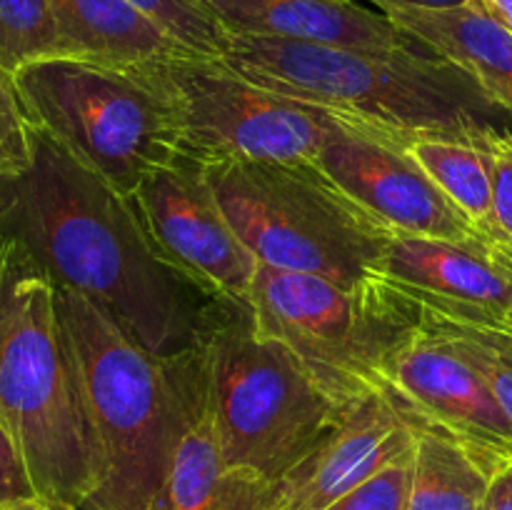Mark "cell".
<instances>
[{
    "mask_svg": "<svg viewBox=\"0 0 512 510\" xmlns=\"http://www.w3.org/2000/svg\"><path fill=\"white\" fill-rule=\"evenodd\" d=\"M0 233L20 240L55 285L83 295L158 358L200 348L238 308L170 263L128 195L40 128L30 168L0 178Z\"/></svg>",
    "mask_w": 512,
    "mask_h": 510,
    "instance_id": "cell-1",
    "label": "cell"
},
{
    "mask_svg": "<svg viewBox=\"0 0 512 510\" xmlns=\"http://www.w3.org/2000/svg\"><path fill=\"white\" fill-rule=\"evenodd\" d=\"M223 60L270 93L338 115L395 145L428 135L478 140L510 130L478 80L425 45L363 50L230 35Z\"/></svg>",
    "mask_w": 512,
    "mask_h": 510,
    "instance_id": "cell-2",
    "label": "cell"
},
{
    "mask_svg": "<svg viewBox=\"0 0 512 510\" xmlns=\"http://www.w3.org/2000/svg\"><path fill=\"white\" fill-rule=\"evenodd\" d=\"M55 298L98 455V485L85 505L148 510L203 403V353L158 358L83 295L55 285Z\"/></svg>",
    "mask_w": 512,
    "mask_h": 510,
    "instance_id": "cell-3",
    "label": "cell"
},
{
    "mask_svg": "<svg viewBox=\"0 0 512 510\" xmlns=\"http://www.w3.org/2000/svg\"><path fill=\"white\" fill-rule=\"evenodd\" d=\"M0 418L18 440L40 500L83 508L98 455L55 283L20 240L0 233Z\"/></svg>",
    "mask_w": 512,
    "mask_h": 510,
    "instance_id": "cell-4",
    "label": "cell"
},
{
    "mask_svg": "<svg viewBox=\"0 0 512 510\" xmlns=\"http://www.w3.org/2000/svg\"><path fill=\"white\" fill-rule=\"evenodd\" d=\"M230 225L260 265L340 285L383 278L395 230L340 190L318 165H203Z\"/></svg>",
    "mask_w": 512,
    "mask_h": 510,
    "instance_id": "cell-5",
    "label": "cell"
},
{
    "mask_svg": "<svg viewBox=\"0 0 512 510\" xmlns=\"http://www.w3.org/2000/svg\"><path fill=\"white\" fill-rule=\"evenodd\" d=\"M15 85L35 128L123 195L180 158L178 113L150 63L55 55L23 65Z\"/></svg>",
    "mask_w": 512,
    "mask_h": 510,
    "instance_id": "cell-6",
    "label": "cell"
},
{
    "mask_svg": "<svg viewBox=\"0 0 512 510\" xmlns=\"http://www.w3.org/2000/svg\"><path fill=\"white\" fill-rule=\"evenodd\" d=\"M205 403L230 468L283 480L343 415L300 360L238 305L203 345Z\"/></svg>",
    "mask_w": 512,
    "mask_h": 510,
    "instance_id": "cell-7",
    "label": "cell"
},
{
    "mask_svg": "<svg viewBox=\"0 0 512 510\" xmlns=\"http://www.w3.org/2000/svg\"><path fill=\"white\" fill-rule=\"evenodd\" d=\"M250 310L340 405L385 393V365L425 323V308L390 283L340 285L258 265Z\"/></svg>",
    "mask_w": 512,
    "mask_h": 510,
    "instance_id": "cell-8",
    "label": "cell"
},
{
    "mask_svg": "<svg viewBox=\"0 0 512 510\" xmlns=\"http://www.w3.org/2000/svg\"><path fill=\"white\" fill-rule=\"evenodd\" d=\"M150 70L178 113L180 155L200 165H318L325 140L343 123L338 115L250 83L223 58L188 53L155 60Z\"/></svg>",
    "mask_w": 512,
    "mask_h": 510,
    "instance_id": "cell-9",
    "label": "cell"
},
{
    "mask_svg": "<svg viewBox=\"0 0 512 510\" xmlns=\"http://www.w3.org/2000/svg\"><path fill=\"white\" fill-rule=\"evenodd\" d=\"M385 393L413 423L458 440L493 478L512 463V425L483 373L430 320L385 365Z\"/></svg>",
    "mask_w": 512,
    "mask_h": 510,
    "instance_id": "cell-10",
    "label": "cell"
},
{
    "mask_svg": "<svg viewBox=\"0 0 512 510\" xmlns=\"http://www.w3.org/2000/svg\"><path fill=\"white\" fill-rule=\"evenodd\" d=\"M160 253L218 298L248 305L258 260L230 225L208 173L185 155L128 195Z\"/></svg>",
    "mask_w": 512,
    "mask_h": 510,
    "instance_id": "cell-11",
    "label": "cell"
},
{
    "mask_svg": "<svg viewBox=\"0 0 512 510\" xmlns=\"http://www.w3.org/2000/svg\"><path fill=\"white\" fill-rule=\"evenodd\" d=\"M318 168L395 233L490 248L423 165L390 140L343 120L325 140Z\"/></svg>",
    "mask_w": 512,
    "mask_h": 510,
    "instance_id": "cell-12",
    "label": "cell"
},
{
    "mask_svg": "<svg viewBox=\"0 0 512 510\" xmlns=\"http://www.w3.org/2000/svg\"><path fill=\"white\" fill-rule=\"evenodd\" d=\"M383 280L440 318L503 330L512 323V263L490 248L395 233Z\"/></svg>",
    "mask_w": 512,
    "mask_h": 510,
    "instance_id": "cell-13",
    "label": "cell"
},
{
    "mask_svg": "<svg viewBox=\"0 0 512 510\" xmlns=\"http://www.w3.org/2000/svg\"><path fill=\"white\" fill-rule=\"evenodd\" d=\"M413 445V420L388 393L345 405L323 440L275 483V510H325Z\"/></svg>",
    "mask_w": 512,
    "mask_h": 510,
    "instance_id": "cell-14",
    "label": "cell"
},
{
    "mask_svg": "<svg viewBox=\"0 0 512 510\" xmlns=\"http://www.w3.org/2000/svg\"><path fill=\"white\" fill-rule=\"evenodd\" d=\"M230 35L363 50L418 48L400 25L365 0H205Z\"/></svg>",
    "mask_w": 512,
    "mask_h": 510,
    "instance_id": "cell-15",
    "label": "cell"
},
{
    "mask_svg": "<svg viewBox=\"0 0 512 510\" xmlns=\"http://www.w3.org/2000/svg\"><path fill=\"white\" fill-rule=\"evenodd\" d=\"M383 13L420 45L473 75L485 95L512 118V30L478 0L455 8L400 5Z\"/></svg>",
    "mask_w": 512,
    "mask_h": 510,
    "instance_id": "cell-16",
    "label": "cell"
},
{
    "mask_svg": "<svg viewBox=\"0 0 512 510\" xmlns=\"http://www.w3.org/2000/svg\"><path fill=\"white\" fill-rule=\"evenodd\" d=\"M148 510H275V483L225 463L205 393Z\"/></svg>",
    "mask_w": 512,
    "mask_h": 510,
    "instance_id": "cell-17",
    "label": "cell"
},
{
    "mask_svg": "<svg viewBox=\"0 0 512 510\" xmlns=\"http://www.w3.org/2000/svg\"><path fill=\"white\" fill-rule=\"evenodd\" d=\"M48 5L68 55L140 65L190 53L125 0H48Z\"/></svg>",
    "mask_w": 512,
    "mask_h": 510,
    "instance_id": "cell-18",
    "label": "cell"
},
{
    "mask_svg": "<svg viewBox=\"0 0 512 510\" xmlns=\"http://www.w3.org/2000/svg\"><path fill=\"white\" fill-rule=\"evenodd\" d=\"M490 135L478 140L428 135V138L405 140L400 148L408 150L423 165L425 173L438 183V188L448 195L450 203L473 223V228L483 235L485 243L500 258H508L498 220H495V180Z\"/></svg>",
    "mask_w": 512,
    "mask_h": 510,
    "instance_id": "cell-19",
    "label": "cell"
},
{
    "mask_svg": "<svg viewBox=\"0 0 512 510\" xmlns=\"http://www.w3.org/2000/svg\"><path fill=\"white\" fill-rule=\"evenodd\" d=\"M415 425L408 510H480L490 473L450 435Z\"/></svg>",
    "mask_w": 512,
    "mask_h": 510,
    "instance_id": "cell-20",
    "label": "cell"
},
{
    "mask_svg": "<svg viewBox=\"0 0 512 510\" xmlns=\"http://www.w3.org/2000/svg\"><path fill=\"white\" fill-rule=\"evenodd\" d=\"M65 53L48 0H0V68L18 73L23 65Z\"/></svg>",
    "mask_w": 512,
    "mask_h": 510,
    "instance_id": "cell-21",
    "label": "cell"
},
{
    "mask_svg": "<svg viewBox=\"0 0 512 510\" xmlns=\"http://www.w3.org/2000/svg\"><path fill=\"white\" fill-rule=\"evenodd\" d=\"M190 53L223 58L230 33L205 0H125Z\"/></svg>",
    "mask_w": 512,
    "mask_h": 510,
    "instance_id": "cell-22",
    "label": "cell"
},
{
    "mask_svg": "<svg viewBox=\"0 0 512 510\" xmlns=\"http://www.w3.org/2000/svg\"><path fill=\"white\" fill-rule=\"evenodd\" d=\"M428 315L438 328H443L463 348V353L483 373L485 383L490 385L495 400L512 425V330L458 323V320L440 318L433 313Z\"/></svg>",
    "mask_w": 512,
    "mask_h": 510,
    "instance_id": "cell-23",
    "label": "cell"
},
{
    "mask_svg": "<svg viewBox=\"0 0 512 510\" xmlns=\"http://www.w3.org/2000/svg\"><path fill=\"white\" fill-rule=\"evenodd\" d=\"M35 123L30 120L15 75L0 68V178H15L33 163Z\"/></svg>",
    "mask_w": 512,
    "mask_h": 510,
    "instance_id": "cell-24",
    "label": "cell"
},
{
    "mask_svg": "<svg viewBox=\"0 0 512 510\" xmlns=\"http://www.w3.org/2000/svg\"><path fill=\"white\" fill-rule=\"evenodd\" d=\"M410 483H413V450L355 485L325 510H408Z\"/></svg>",
    "mask_w": 512,
    "mask_h": 510,
    "instance_id": "cell-25",
    "label": "cell"
},
{
    "mask_svg": "<svg viewBox=\"0 0 512 510\" xmlns=\"http://www.w3.org/2000/svg\"><path fill=\"white\" fill-rule=\"evenodd\" d=\"M40 500L18 440L0 418V505Z\"/></svg>",
    "mask_w": 512,
    "mask_h": 510,
    "instance_id": "cell-26",
    "label": "cell"
},
{
    "mask_svg": "<svg viewBox=\"0 0 512 510\" xmlns=\"http://www.w3.org/2000/svg\"><path fill=\"white\" fill-rule=\"evenodd\" d=\"M495 180V220L503 235L505 253L512 260V130L490 135Z\"/></svg>",
    "mask_w": 512,
    "mask_h": 510,
    "instance_id": "cell-27",
    "label": "cell"
},
{
    "mask_svg": "<svg viewBox=\"0 0 512 510\" xmlns=\"http://www.w3.org/2000/svg\"><path fill=\"white\" fill-rule=\"evenodd\" d=\"M480 510H512V463L493 475Z\"/></svg>",
    "mask_w": 512,
    "mask_h": 510,
    "instance_id": "cell-28",
    "label": "cell"
},
{
    "mask_svg": "<svg viewBox=\"0 0 512 510\" xmlns=\"http://www.w3.org/2000/svg\"><path fill=\"white\" fill-rule=\"evenodd\" d=\"M365 3L375 5L378 10L400 8V5H413V8H455V5H465L470 0H365Z\"/></svg>",
    "mask_w": 512,
    "mask_h": 510,
    "instance_id": "cell-29",
    "label": "cell"
},
{
    "mask_svg": "<svg viewBox=\"0 0 512 510\" xmlns=\"http://www.w3.org/2000/svg\"><path fill=\"white\" fill-rule=\"evenodd\" d=\"M478 3L512 30V0H478Z\"/></svg>",
    "mask_w": 512,
    "mask_h": 510,
    "instance_id": "cell-30",
    "label": "cell"
},
{
    "mask_svg": "<svg viewBox=\"0 0 512 510\" xmlns=\"http://www.w3.org/2000/svg\"><path fill=\"white\" fill-rule=\"evenodd\" d=\"M0 510H58V508H53V505L43 503V500H28V503L0 505Z\"/></svg>",
    "mask_w": 512,
    "mask_h": 510,
    "instance_id": "cell-31",
    "label": "cell"
},
{
    "mask_svg": "<svg viewBox=\"0 0 512 510\" xmlns=\"http://www.w3.org/2000/svg\"><path fill=\"white\" fill-rule=\"evenodd\" d=\"M78 510H98V508H93V505H83V508H78Z\"/></svg>",
    "mask_w": 512,
    "mask_h": 510,
    "instance_id": "cell-32",
    "label": "cell"
},
{
    "mask_svg": "<svg viewBox=\"0 0 512 510\" xmlns=\"http://www.w3.org/2000/svg\"><path fill=\"white\" fill-rule=\"evenodd\" d=\"M505 330H512V323H510V325H508V328H505Z\"/></svg>",
    "mask_w": 512,
    "mask_h": 510,
    "instance_id": "cell-33",
    "label": "cell"
}]
</instances>
